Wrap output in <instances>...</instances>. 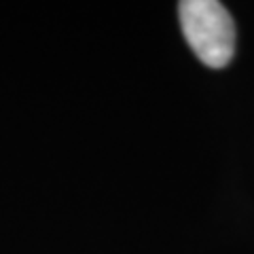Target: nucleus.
Returning <instances> with one entry per match:
<instances>
[{"label": "nucleus", "mask_w": 254, "mask_h": 254, "mask_svg": "<svg viewBox=\"0 0 254 254\" xmlns=\"http://www.w3.org/2000/svg\"><path fill=\"white\" fill-rule=\"evenodd\" d=\"M180 26L187 43L205 66L222 68L235 53V23L216 0H182Z\"/></svg>", "instance_id": "obj_1"}]
</instances>
